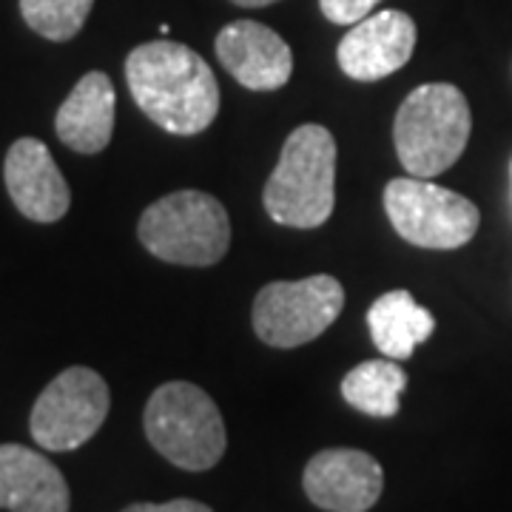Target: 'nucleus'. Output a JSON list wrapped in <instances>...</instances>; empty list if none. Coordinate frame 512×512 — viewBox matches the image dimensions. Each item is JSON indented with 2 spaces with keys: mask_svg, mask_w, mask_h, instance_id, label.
Masks as SVG:
<instances>
[{
  "mask_svg": "<svg viewBox=\"0 0 512 512\" xmlns=\"http://www.w3.org/2000/svg\"><path fill=\"white\" fill-rule=\"evenodd\" d=\"M3 180L15 208L26 220L57 222L72 205V191L55 165L52 151L35 137H20L12 143L3 163Z\"/></svg>",
  "mask_w": 512,
  "mask_h": 512,
  "instance_id": "9b49d317",
  "label": "nucleus"
},
{
  "mask_svg": "<svg viewBox=\"0 0 512 512\" xmlns=\"http://www.w3.org/2000/svg\"><path fill=\"white\" fill-rule=\"evenodd\" d=\"M473 131L464 92L453 83H424L404 97L393 123L399 163L410 177H439L458 163Z\"/></svg>",
  "mask_w": 512,
  "mask_h": 512,
  "instance_id": "7ed1b4c3",
  "label": "nucleus"
},
{
  "mask_svg": "<svg viewBox=\"0 0 512 512\" xmlns=\"http://www.w3.org/2000/svg\"><path fill=\"white\" fill-rule=\"evenodd\" d=\"M146 436L174 467L211 470L225 453V421L217 402L191 382H168L146 404Z\"/></svg>",
  "mask_w": 512,
  "mask_h": 512,
  "instance_id": "39448f33",
  "label": "nucleus"
},
{
  "mask_svg": "<svg viewBox=\"0 0 512 512\" xmlns=\"http://www.w3.org/2000/svg\"><path fill=\"white\" fill-rule=\"evenodd\" d=\"M137 237L148 254L163 262L205 268L228 254L231 220L217 197L185 188L148 205L137 225Z\"/></svg>",
  "mask_w": 512,
  "mask_h": 512,
  "instance_id": "20e7f679",
  "label": "nucleus"
},
{
  "mask_svg": "<svg viewBox=\"0 0 512 512\" xmlns=\"http://www.w3.org/2000/svg\"><path fill=\"white\" fill-rule=\"evenodd\" d=\"M72 495L63 473L23 444H0V510L69 512Z\"/></svg>",
  "mask_w": 512,
  "mask_h": 512,
  "instance_id": "ddd939ff",
  "label": "nucleus"
},
{
  "mask_svg": "<svg viewBox=\"0 0 512 512\" xmlns=\"http://www.w3.org/2000/svg\"><path fill=\"white\" fill-rule=\"evenodd\" d=\"M262 202L268 217L311 231L330 220L336 205V140L325 126H299L285 140Z\"/></svg>",
  "mask_w": 512,
  "mask_h": 512,
  "instance_id": "f03ea898",
  "label": "nucleus"
},
{
  "mask_svg": "<svg viewBox=\"0 0 512 512\" xmlns=\"http://www.w3.org/2000/svg\"><path fill=\"white\" fill-rule=\"evenodd\" d=\"M407 387V373L393 359L362 362L342 379V396L359 413L390 419L399 413V399Z\"/></svg>",
  "mask_w": 512,
  "mask_h": 512,
  "instance_id": "dca6fc26",
  "label": "nucleus"
},
{
  "mask_svg": "<svg viewBox=\"0 0 512 512\" xmlns=\"http://www.w3.org/2000/svg\"><path fill=\"white\" fill-rule=\"evenodd\" d=\"M92 6L94 0H20V15L40 37L66 43L83 29Z\"/></svg>",
  "mask_w": 512,
  "mask_h": 512,
  "instance_id": "f3484780",
  "label": "nucleus"
},
{
  "mask_svg": "<svg viewBox=\"0 0 512 512\" xmlns=\"http://www.w3.org/2000/svg\"><path fill=\"white\" fill-rule=\"evenodd\" d=\"M416 23L399 9H384L359 20L339 43V66L353 80H382L399 72L416 49Z\"/></svg>",
  "mask_w": 512,
  "mask_h": 512,
  "instance_id": "9d476101",
  "label": "nucleus"
},
{
  "mask_svg": "<svg viewBox=\"0 0 512 512\" xmlns=\"http://www.w3.org/2000/svg\"><path fill=\"white\" fill-rule=\"evenodd\" d=\"M114 109L117 97L109 74H83L72 94L57 109L55 131L60 143L77 154H100L114 134Z\"/></svg>",
  "mask_w": 512,
  "mask_h": 512,
  "instance_id": "4468645a",
  "label": "nucleus"
},
{
  "mask_svg": "<svg viewBox=\"0 0 512 512\" xmlns=\"http://www.w3.org/2000/svg\"><path fill=\"white\" fill-rule=\"evenodd\" d=\"M367 328L373 345L387 359H410L413 350L436 330V319L427 308H421L410 291H390L370 305Z\"/></svg>",
  "mask_w": 512,
  "mask_h": 512,
  "instance_id": "2eb2a0df",
  "label": "nucleus"
},
{
  "mask_svg": "<svg viewBox=\"0 0 512 512\" xmlns=\"http://www.w3.org/2000/svg\"><path fill=\"white\" fill-rule=\"evenodd\" d=\"M382 0H319L322 6V15L330 23H339V26H356L359 20H365Z\"/></svg>",
  "mask_w": 512,
  "mask_h": 512,
  "instance_id": "a211bd4d",
  "label": "nucleus"
},
{
  "mask_svg": "<svg viewBox=\"0 0 512 512\" xmlns=\"http://www.w3.org/2000/svg\"><path fill=\"white\" fill-rule=\"evenodd\" d=\"M302 487L322 510L367 512L382 498V464L365 450L330 447L308 461Z\"/></svg>",
  "mask_w": 512,
  "mask_h": 512,
  "instance_id": "1a4fd4ad",
  "label": "nucleus"
},
{
  "mask_svg": "<svg viewBox=\"0 0 512 512\" xmlns=\"http://www.w3.org/2000/svg\"><path fill=\"white\" fill-rule=\"evenodd\" d=\"M345 308L336 276L316 274L296 282H271L254 299L256 336L271 348L291 350L319 339Z\"/></svg>",
  "mask_w": 512,
  "mask_h": 512,
  "instance_id": "0eeeda50",
  "label": "nucleus"
},
{
  "mask_svg": "<svg viewBox=\"0 0 512 512\" xmlns=\"http://www.w3.org/2000/svg\"><path fill=\"white\" fill-rule=\"evenodd\" d=\"M123 512H211V507H205L200 501H191V498H174L165 504H131Z\"/></svg>",
  "mask_w": 512,
  "mask_h": 512,
  "instance_id": "6ab92c4d",
  "label": "nucleus"
},
{
  "mask_svg": "<svg viewBox=\"0 0 512 512\" xmlns=\"http://www.w3.org/2000/svg\"><path fill=\"white\" fill-rule=\"evenodd\" d=\"M237 6H268V3H276V0H234Z\"/></svg>",
  "mask_w": 512,
  "mask_h": 512,
  "instance_id": "aec40b11",
  "label": "nucleus"
},
{
  "mask_svg": "<svg viewBox=\"0 0 512 512\" xmlns=\"http://www.w3.org/2000/svg\"><path fill=\"white\" fill-rule=\"evenodd\" d=\"M217 57L239 86L251 92H276L293 74L291 46L254 20H234L217 35Z\"/></svg>",
  "mask_w": 512,
  "mask_h": 512,
  "instance_id": "f8f14e48",
  "label": "nucleus"
},
{
  "mask_svg": "<svg viewBox=\"0 0 512 512\" xmlns=\"http://www.w3.org/2000/svg\"><path fill=\"white\" fill-rule=\"evenodd\" d=\"M126 83L134 103L168 134L191 137L217 120L220 86L194 49L151 40L126 57Z\"/></svg>",
  "mask_w": 512,
  "mask_h": 512,
  "instance_id": "f257e3e1",
  "label": "nucleus"
},
{
  "mask_svg": "<svg viewBox=\"0 0 512 512\" xmlns=\"http://www.w3.org/2000/svg\"><path fill=\"white\" fill-rule=\"evenodd\" d=\"M111 396L106 379L92 367H69L37 396L29 430L49 453H69L83 447L103 427Z\"/></svg>",
  "mask_w": 512,
  "mask_h": 512,
  "instance_id": "6e6552de",
  "label": "nucleus"
},
{
  "mask_svg": "<svg viewBox=\"0 0 512 512\" xmlns=\"http://www.w3.org/2000/svg\"><path fill=\"white\" fill-rule=\"evenodd\" d=\"M384 211L404 242L430 251H456L476 237L481 225L476 202L421 177H399L384 185Z\"/></svg>",
  "mask_w": 512,
  "mask_h": 512,
  "instance_id": "423d86ee",
  "label": "nucleus"
}]
</instances>
